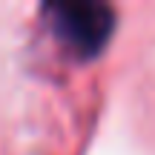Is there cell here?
Segmentation results:
<instances>
[{"mask_svg":"<svg viewBox=\"0 0 155 155\" xmlns=\"http://www.w3.org/2000/svg\"><path fill=\"white\" fill-rule=\"evenodd\" d=\"M55 12V29L66 46L78 49L81 55H92L112 32V12L98 3H58Z\"/></svg>","mask_w":155,"mask_h":155,"instance_id":"cell-1","label":"cell"}]
</instances>
